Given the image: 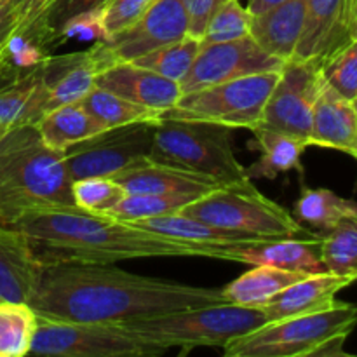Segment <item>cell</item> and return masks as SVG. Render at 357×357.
Masks as SVG:
<instances>
[{
    "label": "cell",
    "mask_w": 357,
    "mask_h": 357,
    "mask_svg": "<svg viewBox=\"0 0 357 357\" xmlns=\"http://www.w3.org/2000/svg\"><path fill=\"white\" fill-rule=\"evenodd\" d=\"M227 303L222 289L131 274L112 264L42 265L28 305L40 319L121 324Z\"/></svg>",
    "instance_id": "cell-1"
},
{
    "label": "cell",
    "mask_w": 357,
    "mask_h": 357,
    "mask_svg": "<svg viewBox=\"0 0 357 357\" xmlns=\"http://www.w3.org/2000/svg\"><path fill=\"white\" fill-rule=\"evenodd\" d=\"M13 227L23 234L40 267L173 257H204L236 264L237 248L199 246L157 236L107 213L87 211L75 204L31 209Z\"/></svg>",
    "instance_id": "cell-2"
},
{
    "label": "cell",
    "mask_w": 357,
    "mask_h": 357,
    "mask_svg": "<svg viewBox=\"0 0 357 357\" xmlns=\"http://www.w3.org/2000/svg\"><path fill=\"white\" fill-rule=\"evenodd\" d=\"M75 204L63 152L45 145L35 126L0 139V223L13 227L31 209Z\"/></svg>",
    "instance_id": "cell-3"
},
{
    "label": "cell",
    "mask_w": 357,
    "mask_h": 357,
    "mask_svg": "<svg viewBox=\"0 0 357 357\" xmlns=\"http://www.w3.org/2000/svg\"><path fill=\"white\" fill-rule=\"evenodd\" d=\"M357 324V307L335 302L328 309L289 319L265 323L232 338L223 347L227 357L344 356V342Z\"/></svg>",
    "instance_id": "cell-4"
},
{
    "label": "cell",
    "mask_w": 357,
    "mask_h": 357,
    "mask_svg": "<svg viewBox=\"0 0 357 357\" xmlns=\"http://www.w3.org/2000/svg\"><path fill=\"white\" fill-rule=\"evenodd\" d=\"M265 323L264 309L218 303L121 324L166 351L180 349V356H187L199 347H225L232 338L250 333Z\"/></svg>",
    "instance_id": "cell-5"
},
{
    "label": "cell",
    "mask_w": 357,
    "mask_h": 357,
    "mask_svg": "<svg viewBox=\"0 0 357 357\" xmlns=\"http://www.w3.org/2000/svg\"><path fill=\"white\" fill-rule=\"evenodd\" d=\"M180 213L220 229L267 241L321 236L309 232L288 209L261 194L251 181L223 185L192 201Z\"/></svg>",
    "instance_id": "cell-6"
},
{
    "label": "cell",
    "mask_w": 357,
    "mask_h": 357,
    "mask_svg": "<svg viewBox=\"0 0 357 357\" xmlns=\"http://www.w3.org/2000/svg\"><path fill=\"white\" fill-rule=\"evenodd\" d=\"M150 159L206 174L223 185L251 181L236 155L232 132L218 124L160 119Z\"/></svg>",
    "instance_id": "cell-7"
},
{
    "label": "cell",
    "mask_w": 357,
    "mask_h": 357,
    "mask_svg": "<svg viewBox=\"0 0 357 357\" xmlns=\"http://www.w3.org/2000/svg\"><path fill=\"white\" fill-rule=\"evenodd\" d=\"M279 73H257L181 94L178 103L164 112L162 119L208 122L229 129L243 128L253 131L260 126Z\"/></svg>",
    "instance_id": "cell-8"
},
{
    "label": "cell",
    "mask_w": 357,
    "mask_h": 357,
    "mask_svg": "<svg viewBox=\"0 0 357 357\" xmlns=\"http://www.w3.org/2000/svg\"><path fill=\"white\" fill-rule=\"evenodd\" d=\"M30 352L58 357H142L162 356L167 351L122 324L58 323L37 317Z\"/></svg>",
    "instance_id": "cell-9"
},
{
    "label": "cell",
    "mask_w": 357,
    "mask_h": 357,
    "mask_svg": "<svg viewBox=\"0 0 357 357\" xmlns=\"http://www.w3.org/2000/svg\"><path fill=\"white\" fill-rule=\"evenodd\" d=\"M157 124L136 122L103 129L63 150V159L72 181L91 176L114 178L115 174L149 160Z\"/></svg>",
    "instance_id": "cell-10"
},
{
    "label": "cell",
    "mask_w": 357,
    "mask_h": 357,
    "mask_svg": "<svg viewBox=\"0 0 357 357\" xmlns=\"http://www.w3.org/2000/svg\"><path fill=\"white\" fill-rule=\"evenodd\" d=\"M321 82V65L302 59L286 61L265 105L260 124L309 142Z\"/></svg>",
    "instance_id": "cell-11"
},
{
    "label": "cell",
    "mask_w": 357,
    "mask_h": 357,
    "mask_svg": "<svg viewBox=\"0 0 357 357\" xmlns=\"http://www.w3.org/2000/svg\"><path fill=\"white\" fill-rule=\"evenodd\" d=\"M284 63L264 51L251 37L202 44L190 72L180 82V89L181 94H188L241 77L281 72Z\"/></svg>",
    "instance_id": "cell-12"
},
{
    "label": "cell",
    "mask_w": 357,
    "mask_h": 357,
    "mask_svg": "<svg viewBox=\"0 0 357 357\" xmlns=\"http://www.w3.org/2000/svg\"><path fill=\"white\" fill-rule=\"evenodd\" d=\"M185 35H188V16L183 0H152L136 23L103 44L115 63L132 61Z\"/></svg>",
    "instance_id": "cell-13"
},
{
    "label": "cell",
    "mask_w": 357,
    "mask_h": 357,
    "mask_svg": "<svg viewBox=\"0 0 357 357\" xmlns=\"http://www.w3.org/2000/svg\"><path fill=\"white\" fill-rule=\"evenodd\" d=\"M114 63L103 40L94 42L87 51L49 54L42 61V75L49 91L47 112L61 105L82 101L96 87L98 75Z\"/></svg>",
    "instance_id": "cell-14"
},
{
    "label": "cell",
    "mask_w": 357,
    "mask_h": 357,
    "mask_svg": "<svg viewBox=\"0 0 357 357\" xmlns=\"http://www.w3.org/2000/svg\"><path fill=\"white\" fill-rule=\"evenodd\" d=\"M357 0H305V21L291 59L321 65L351 40Z\"/></svg>",
    "instance_id": "cell-15"
},
{
    "label": "cell",
    "mask_w": 357,
    "mask_h": 357,
    "mask_svg": "<svg viewBox=\"0 0 357 357\" xmlns=\"http://www.w3.org/2000/svg\"><path fill=\"white\" fill-rule=\"evenodd\" d=\"M96 86L152 110L167 112L181 98L180 84L132 61H119L98 75Z\"/></svg>",
    "instance_id": "cell-16"
},
{
    "label": "cell",
    "mask_w": 357,
    "mask_h": 357,
    "mask_svg": "<svg viewBox=\"0 0 357 357\" xmlns=\"http://www.w3.org/2000/svg\"><path fill=\"white\" fill-rule=\"evenodd\" d=\"M112 180L128 194H187L201 197L223 187L222 181L211 176L152 159L115 174Z\"/></svg>",
    "instance_id": "cell-17"
},
{
    "label": "cell",
    "mask_w": 357,
    "mask_h": 357,
    "mask_svg": "<svg viewBox=\"0 0 357 357\" xmlns=\"http://www.w3.org/2000/svg\"><path fill=\"white\" fill-rule=\"evenodd\" d=\"M309 145L357 155V114L352 101L331 87L324 77L314 103Z\"/></svg>",
    "instance_id": "cell-18"
},
{
    "label": "cell",
    "mask_w": 357,
    "mask_h": 357,
    "mask_svg": "<svg viewBox=\"0 0 357 357\" xmlns=\"http://www.w3.org/2000/svg\"><path fill=\"white\" fill-rule=\"evenodd\" d=\"M352 282H354L352 278H344L331 272L310 274L282 289L261 309L267 316V323L317 312L333 305L338 293Z\"/></svg>",
    "instance_id": "cell-19"
},
{
    "label": "cell",
    "mask_w": 357,
    "mask_h": 357,
    "mask_svg": "<svg viewBox=\"0 0 357 357\" xmlns=\"http://www.w3.org/2000/svg\"><path fill=\"white\" fill-rule=\"evenodd\" d=\"M40 275V264L20 230L0 223V300L28 303Z\"/></svg>",
    "instance_id": "cell-20"
},
{
    "label": "cell",
    "mask_w": 357,
    "mask_h": 357,
    "mask_svg": "<svg viewBox=\"0 0 357 357\" xmlns=\"http://www.w3.org/2000/svg\"><path fill=\"white\" fill-rule=\"evenodd\" d=\"M305 21V0H286L265 13L253 14L250 37L282 61L295 56Z\"/></svg>",
    "instance_id": "cell-21"
},
{
    "label": "cell",
    "mask_w": 357,
    "mask_h": 357,
    "mask_svg": "<svg viewBox=\"0 0 357 357\" xmlns=\"http://www.w3.org/2000/svg\"><path fill=\"white\" fill-rule=\"evenodd\" d=\"M321 236L316 237H288L274 239L261 246L237 248L236 264L244 265H272L286 271L305 272V274H324L328 272L321 258Z\"/></svg>",
    "instance_id": "cell-22"
},
{
    "label": "cell",
    "mask_w": 357,
    "mask_h": 357,
    "mask_svg": "<svg viewBox=\"0 0 357 357\" xmlns=\"http://www.w3.org/2000/svg\"><path fill=\"white\" fill-rule=\"evenodd\" d=\"M49 91L42 75V63L13 77L0 87V128L35 126L45 114Z\"/></svg>",
    "instance_id": "cell-23"
},
{
    "label": "cell",
    "mask_w": 357,
    "mask_h": 357,
    "mask_svg": "<svg viewBox=\"0 0 357 357\" xmlns=\"http://www.w3.org/2000/svg\"><path fill=\"white\" fill-rule=\"evenodd\" d=\"M138 229L146 232L157 234V236L171 237V239L187 241V243L199 244V246L209 248H255L268 243L261 237L246 236V234L232 232V230L220 229V227L209 225L197 218L174 213V215L159 216L152 220H139V222H129Z\"/></svg>",
    "instance_id": "cell-24"
},
{
    "label": "cell",
    "mask_w": 357,
    "mask_h": 357,
    "mask_svg": "<svg viewBox=\"0 0 357 357\" xmlns=\"http://www.w3.org/2000/svg\"><path fill=\"white\" fill-rule=\"evenodd\" d=\"M307 275L310 274L286 271V268H278L272 265H255V268L227 284L222 293L227 303L250 307V309H261L282 289Z\"/></svg>",
    "instance_id": "cell-25"
},
{
    "label": "cell",
    "mask_w": 357,
    "mask_h": 357,
    "mask_svg": "<svg viewBox=\"0 0 357 357\" xmlns=\"http://www.w3.org/2000/svg\"><path fill=\"white\" fill-rule=\"evenodd\" d=\"M253 135L261 157L253 166L246 167L250 178L274 180L281 173H288V171L302 173V155L309 146L307 139L286 135V132L261 124L253 129Z\"/></svg>",
    "instance_id": "cell-26"
},
{
    "label": "cell",
    "mask_w": 357,
    "mask_h": 357,
    "mask_svg": "<svg viewBox=\"0 0 357 357\" xmlns=\"http://www.w3.org/2000/svg\"><path fill=\"white\" fill-rule=\"evenodd\" d=\"M35 128L45 145L59 150V152L105 129L87 114L86 108L80 103L61 105V107L52 108L35 124Z\"/></svg>",
    "instance_id": "cell-27"
},
{
    "label": "cell",
    "mask_w": 357,
    "mask_h": 357,
    "mask_svg": "<svg viewBox=\"0 0 357 357\" xmlns=\"http://www.w3.org/2000/svg\"><path fill=\"white\" fill-rule=\"evenodd\" d=\"M351 215H357V201L340 197L330 188L305 187L295 202L293 216L323 234Z\"/></svg>",
    "instance_id": "cell-28"
},
{
    "label": "cell",
    "mask_w": 357,
    "mask_h": 357,
    "mask_svg": "<svg viewBox=\"0 0 357 357\" xmlns=\"http://www.w3.org/2000/svg\"><path fill=\"white\" fill-rule=\"evenodd\" d=\"M79 103L105 129L136 124V122H155L157 124L162 119L160 112L126 100V98L98 86L93 87L89 94Z\"/></svg>",
    "instance_id": "cell-29"
},
{
    "label": "cell",
    "mask_w": 357,
    "mask_h": 357,
    "mask_svg": "<svg viewBox=\"0 0 357 357\" xmlns=\"http://www.w3.org/2000/svg\"><path fill=\"white\" fill-rule=\"evenodd\" d=\"M201 47V38L185 35L178 40L160 45V47L132 59V63L180 84L190 72Z\"/></svg>",
    "instance_id": "cell-30"
},
{
    "label": "cell",
    "mask_w": 357,
    "mask_h": 357,
    "mask_svg": "<svg viewBox=\"0 0 357 357\" xmlns=\"http://www.w3.org/2000/svg\"><path fill=\"white\" fill-rule=\"evenodd\" d=\"M321 258L328 272L357 281V215H351L321 237Z\"/></svg>",
    "instance_id": "cell-31"
},
{
    "label": "cell",
    "mask_w": 357,
    "mask_h": 357,
    "mask_svg": "<svg viewBox=\"0 0 357 357\" xmlns=\"http://www.w3.org/2000/svg\"><path fill=\"white\" fill-rule=\"evenodd\" d=\"M195 199L197 195L187 194H126L114 208L108 209L107 215L122 222L152 220L180 213Z\"/></svg>",
    "instance_id": "cell-32"
},
{
    "label": "cell",
    "mask_w": 357,
    "mask_h": 357,
    "mask_svg": "<svg viewBox=\"0 0 357 357\" xmlns=\"http://www.w3.org/2000/svg\"><path fill=\"white\" fill-rule=\"evenodd\" d=\"M107 2L108 0H52L47 10L23 33L33 38L40 47L47 51V49L52 47V42H54L59 28L70 17L80 13H87V10L101 9Z\"/></svg>",
    "instance_id": "cell-33"
},
{
    "label": "cell",
    "mask_w": 357,
    "mask_h": 357,
    "mask_svg": "<svg viewBox=\"0 0 357 357\" xmlns=\"http://www.w3.org/2000/svg\"><path fill=\"white\" fill-rule=\"evenodd\" d=\"M253 14L239 0H223L211 14L202 35V44L239 40L250 37Z\"/></svg>",
    "instance_id": "cell-34"
},
{
    "label": "cell",
    "mask_w": 357,
    "mask_h": 357,
    "mask_svg": "<svg viewBox=\"0 0 357 357\" xmlns=\"http://www.w3.org/2000/svg\"><path fill=\"white\" fill-rule=\"evenodd\" d=\"M37 328V316L28 303H10L9 317L0 331V357L30 354L31 338Z\"/></svg>",
    "instance_id": "cell-35"
},
{
    "label": "cell",
    "mask_w": 357,
    "mask_h": 357,
    "mask_svg": "<svg viewBox=\"0 0 357 357\" xmlns=\"http://www.w3.org/2000/svg\"><path fill=\"white\" fill-rule=\"evenodd\" d=\"M73 202L87 211L107 213L128 192L115 180L105 176H91L72 181Z\"/></svg>",
    "instance_id": "cell-36"
},
{
    "label": "cell",
    "mask_w": 357,
    "mask_h": 357,
    "mask_svg": "<svg viewBox=\"0 0 357 357\" xmlns=\"http://www.w3.org/2000/svg\"><path fill=\"white\" fill-rule=\"evenodd\" d=\"M321 73L342 96L352 100L357 94V37L321 63Z\"/></svg>",
    "instance_id": "cell-37"
},
{
    "label": "cell",
    "mask_w": 357,
    "mask_h": 357,
    "mask_svg": "<svg viewBox=\"0 0 357 357\" xmlns=\"http://www.w3.org/2000/svg\"><path fill=\"white\" fill-rule=\"evenodd\" d=\"M72 40H107V31H105L103 20H101V9L87 10V13H80L70 17V20L59 28L58 33H56L54 42H52V49L59 47V45Z\"/></svg>",
    "instance_id": "cell-38"
},
{
    "label": "cell",
    "mask_w": 357,
    "mask_h": 357,
    "mask_svg": "<svg viewBox=\"0 0 357 357\" xmlns=\"http://www.w3.org/2000/svg\"><path fill=\"white\" fill-rule=\"evenodd\" d=\"M152 0H108L101 7V20H103L107 38L121 33L126 28L142 17V14L149 9Z\"/></svg>",
    "instance_id": "cell-39"
},
{
    "label": "cell",
    "mask_w": 357,
    "mask_h": 357,
    "mask_svg": "<svg viewBox=\"0 0 357 357\" xmlns=\"http://www.w3.org/2000/svg\"><path fill=\"white\" fill-rule=\"evenodd\" d=\"M222 2L223 0H183L188 16V35L202 40L209 17Z\"/></svg>",
    "instance_id": "cell-40"
},
{
    "label": "cell",
    "mask_w": 357,
    "mask_h": 357,
    "mask_svg": "<svg viewBox=\"0 0 357 357\" xmlns=\"http://www.w3.org/2000/svg\"><path fill=\"white\" fill-rule=\"evenodd\" d=\"M16 9L14 0H0V77H7V45L16 33Z\"/></svg>",
    "instance_id": "cell-41"
},
{
    "label": "cell",
    "mask_w": 357,
    "mask_h": 357,
    "mask_svg": "<svg viewBox=\"0 0 357 357\" xmlns=\"http://www.w3.org/2000/svg\"><path fill=\"white\" fill-rule=\"evenodd\" d=\"M52 0H14V9H16V33L26 31L42 14L47 10Z\"/></svg>",
    "instance_id": "cell-42"
},
{
    "label": "cell",
    "mask_w": 357,
    "mask_h": 357,
    "mask_svg": "<svg viewBox=\"0 0 357 357\" xmlns=\"http://www.w3.org/2000/svg\"><path fill=\"white\" fill-rule=\"evenodd\" d=\"M286 2V0H250L248 3V9L251 10V14H260L265 10L272 9V7L279 6V3Z\"/></svg>",
    "instance_id": "cell-43"
},
{
    "label": "cell",
    "mask_w": 357,
    "mask_h": 357,
    "mask_svg": "<svg viewBox=\"0 0 357 357\" xmlns=\"http://www.w3.org/2000/svg\"><path fill=\"white\" fill-rule=\"evenodd\" d=\"M9 310H10V302H0V331H2V328L6 326L7 317H9Z\"/></svg>",
    "instance_id": "cell-44"
},
{
    "label": "cell",
    "mask_w": 357,
    "mask_h": 357,
    "mask_svg": "<svg viewBox=\"0 0 357 357\" xmlns=\"http://www.w3.org/2000/svg\"><path fill=\"white\" fill-rule=\"evenodd\" d=\"M351 37L352 38L357 37V2H356V9H354V20H352V26H351Z\"/></svg>",
    "instance_id": "cell-45"
},
{
    "label": "cell",
    "mask_w": 357,
    "mask_h": 357,
    "mask_svg": "<svg viewBox=\"0 0 357 357\" xmlns=\"http://www.w3.org/2000/svg\"><path fill=\"white\" fill-rule=\"evenodd\" d=\"M352 107H354V110H356V114H357V94H356V96L354 98H352Z\"/></svg>",
    "instance_id": "cell-46"
},
{
    "label": "cell",
    "mask_w": 357,
    "mask_h": 357,
    "mask_svg": "<svg viewBox=\"0 0 357 357\" xmlns=\"http://www.w3.org/2000/svg\"><path fill=\"white\" fill-rule=\"evenodd\" d=\"M7 131H9V129H3V128H0V139L3 138V135H6Z\"/></svg>",
    "instance_id": "cell-47"
},
{
    "label": "cell",
    "mask_w": 357,
    "mask_h": 357,
    "mask_svg": "<svg viewBox=\"0 0 357 357\" xmlns=\"http://www.w3.org/2000/svg\"><path fill=\"white\" fill-rule=\"evenodd\" d=\"M356 159H357V155H356Z\"/></svg>",
    "instance_id": "cell-48"
},
{
    "label": "cell",
    "mask_w": 357,
    "mask_h": 357,
    "mask_svg": "<svg viewBox=\"0 0 357 357\" xmlns=\"http://www.w3.org/2000/svg\"><path fill=\"white\" fill-rule=\"evenodd\" d=\"M0 302H2V300H0Z\"/></svg>",
    "instance_id": "cell-49"
}]
</instances>
